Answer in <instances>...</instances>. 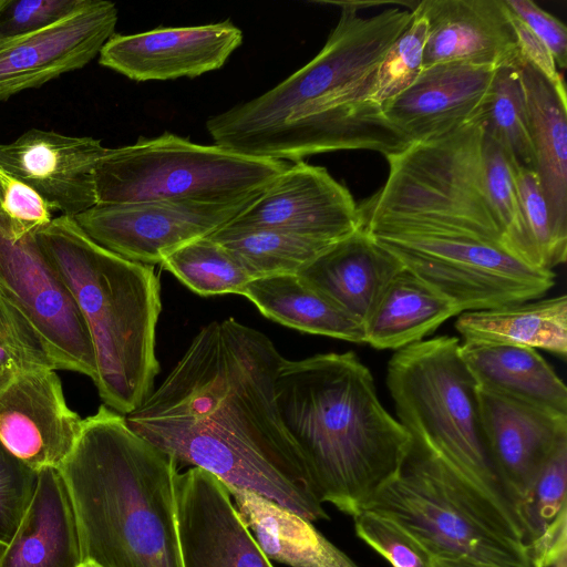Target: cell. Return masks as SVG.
<instances>
[{
	"mask_svg": "<svg viewBox=\"0 0 567 567\" xmlns=\"http://www.w3.org/2000/svg\"><path fill=\"white\" fill-rule=\"evenodd\" d=\"M282 359L265 333L234 318L213 321L125 421L176 464L202 468L310 522L328 519L277 408Z\"/></svg>",
	"mask_w": 567,
	"mask_h": 567,
	"instance_id": "cell-1",
	"label": "cell"
},
{
	"mask_svg": "<svg viewBox=\"0 0 567 567\" xmlns=\"http://www.w3.org/2000/svg\"><path fill=\"white\" fill-rule=\"evenodd\" d=\"M412 11L398 8L363 18L342 3L339 21L319 53L264 94L210 116L214 144L257 158L298 162L346 150L385 157L409 141L371 100L378 68L409 27Z\"/></svg>",
	"mask_w": 567,
	"mask_h": 567,
	"instance_id": "cell-2",
	"label": "cell"
},
{
	"mask_svg": "<svg viewBox=\"0 0 567 567\" xmlns=\"http://www.w3.org/2000/svg\"><path fill=\"white\" fill-rule=\"evenodd\" d=\"M275 398L320 501L362 512L400 470L411 436L381 404L369 369L353 352L282 359Z\"/></svg>",
	"mask_w": 567,
	"mask_h": 567,
	"instance_id": "cell-3",
	"label": "cell"
},
{
	"mask_svg": "<svg viewBox=\"0 0 567 567\" xmlns=\"http://www.w3.org/2000/svg\"><path fill=\"white\" fill-rule=\"evenodd\" d=\"M75 511L83 559L100 567H184L175 461L102 404L83 419L60 466Z\"/></svg>",
	"mask_w": 567,
	"mask_h": 567,
	"instance_id": "cell-4",
	"label": "cell"
},
{
	"mask_svg": "<svg viewBox=\"0 0 567 567\" xmlns=\"http://www.w3.org/2000/svg\"><path fill=\"white\" fill-rule=\"evenodd\" d=\"M35 237L87 326L101 399L122 415L131 413L151 394L159 372L155 339L162 302L154 267L100 246L71 216L52 218Z\"/></svg>",
	"mask_w": 567,
	"mask_h": 567,
	"instance_id": "cell-5",
	"label": "cell"
},
{
	"mask_svg": "<svg viewBox=\"0 0 567 567\" xmlns=\"http://www.w3.org/2000/svg\"><path fill=\"white\" fill-rule=\"evenodd\" d=\"M363 511L383 515L432 556L533 567L522 524L439 456L411 442L395 476Z\"/></svg>",
	"mask_w": 567,
	"mask_h": 567,
	"instance_id": "cell-6",
	"label": "cell"
},
{
	"mask_svg": "<svg viewBox=\"0 0 567 567\" xmlns=\"http://www.w3.org/2000/svg\"><path fill=\"white\" fill-rule=\"evenodd\" d=\"M460 346L454 336H439L393 353L386 386L398 421L412 444L442 458L522 524L492 461L477 385Z\"/></svg>",
	"mask_w": 567,
	"mask_h": 567,
	"instance_id": "cell-7",
	"label": "cell"
},
{
	"mask_svg": "<svg viewBox=\"0 0 567 567\" xmlns=\"http://www.w3.org/2000/svg\"><path fill=\"white\" fill-rule=\"evenodd\" d=\"M483 130L476 115L461 127L386 156L383 187L358 205L362 225L462 231L503 245L483 167Z\"/></svg>",
	"mask_w": 567,
	"mask_h": 567,
	"instance_id": "cell-8",
	"label": "cell"
},
{
	"mask_svg": "<svg viewBox=\"0 0 567 567\" xmlns=\"http://www.w3.org/2000/svg\"><path fill=\"white\" fill-rule=\"evenodd\" d=\"M292 162L241 155L172 133L106 148L95 168L96 204L249 202Z\"/></svg>",
	"mask_w": 567,
	"mask_h": 567,
	"instance_id": "cell-9",
	"label": "cell"
},
{
	"mask_svg": "<svg viewBox=\"0 0 567 567\" xmlns=\"http://www.w3.org/2000/svg\"><path fill=\"white\" fill-rule=\"evenodd\" d=\"M362 228L461 312L534 300L555 284L554 271L533 268L502 244L475 235L390 223Z\"/></svg>",
	"mask_w": 567,
	"mask_h": 567,
	"instance_id": "cell-10",
	"label": "cell"
},
{
	"mask_svg": "<svg viewBox=\"0 0 567 567\" xmlns=\"http://www.w3.org/2000/svg\"><path fill=\"white\" fill-rule=\"evenodd\" d=\"M35 231L37 227L0 213V296L41 339L55 370L94 380L90 331L68 286L42 252Z\"/></svg>",
	"mask_w": 567,
	"mask_h": 567,
	"instance_id": "cell-11",
	"label": "cell"
},
{
	"mask_svg": "<svg viewBox=\"0 0 567 567\" xmlns=\"http://www.w3.org/2000/svg\"><path fill=\"white\" fill-rule=\"evenodd\" d=\"M254 199L230 205L193 202L96 204L73 218L105 249L131 261L153 266L161 265L166 256L185 244L226 226Z\"/></svg>",
	"mask_w": 567,
	"mask_h": 567,
	"instance_id": "cell-12",
	"label": "cell"
},
{
	"mask_svg": "<svg viewBox=\"0 0 567 567\" xmlns=\"http://www.w3.org/2000/svg\"><path fill=\"white\" fill-rule=\"evenodd\" d=\"M227 226L268 228L332 245L362 228L349 189L329 172L292 162Z\"/></svg>",
	"mask_w": 567,
	"mask_h": 567,
	"instance_id": "cell-13",
	"label": "cell"
},
{
	"mask_svg": "<svg viewBox=\"0 0 567 567\" xmlns=\"http://www.w3.org/2000/svg\"><path fill=\"white\" fill-rule=\"evenodd\" d=\"M113 2H87L41 30L0 39V101L90 63L114 34Z\"/></svg>",
	"mask_w": 567,
	"mask_h": 567,
	"instance_id": "cell-14",
	"label": "cell"
},
{
	"mask_svg": "<svg viewBox=\"0 0 567 567\" xmlns=\"http://www.w3.org/2000/svg\"><path fill=\"white\" fill-rule=\"evenodd\" d=\"M174 495L184 567H274L213 474L177 472Z\"/></svg>",
	"mask_w": 567,
	"mask_h": 567,
	"instance_id": "cell-15",
	"label": "cell"
},
{
	"mask_svg": "<svg viewBox=\"0 0 567 567\" xmlns=\"http://www.w3.org/2000/svg\"><path fill=\"white\" fill-rule=\"evenodd\" d=\"M82 424L66 403L54 369L22 373L0 394V441L34 471L60 468Z\"/></svg>",
	"mask_w": 567,
	"mask_h": 567,
	"instance_id": "cell-16",
	"label": "cell"
},
{
	"mask_svg": "<svg viewBox=\"0 0 567 567\" xmlns=\"http://www.w3.org/2000/svg\"><path fill=\"white\" fill-rule=\"evenodd\" d=\"M241 42V30L228 20L156 28L113 34L103 45L99 63L134 81L196 78L220 69Z\"/></svg>",
	"mask_w": 567,
	"mask_h": 567,
	"instance_id": "cell-17",
	"label": "cell"
},
{
	"mask_svg": "<svg viewBox=\"0 0 567 567\" xmlns=\"http://www.w3.org/2000/svg\"><path fill=\"white\" fill-rule=\"evenodd\" d=\"M101 141L32 128L0 144V169L34 189L64 216L96 205L95 168L105 153Z\"/></svg>",
	"mask_w": 567,
	"mask_h": 567,
	"instance_id": "cell-18",
	"label": "cell"
},
{
	"mask_svg": "<svg viewBox=\"0 0 567 567\" xmlns=\"http://www.w3.org/2000/svg\"><path fill=\"white\" fill-rule=\"evenodd\" d=\"M477 393L492 461L519 515L539 470L567 442V414L480 388Z\"/></svg>",
	"mask_w": 567,
	"mask_h": 567,
	"instance_id": "cell-19",
	"label": "cell"
},
{
	"mask_svg": "<svg viewBox=\"0 0 567 567\" xmlns=\"http://www.w3.org/2000/svg\"><path fill=\"white\" fill-rule=\"evenodd\" d=\"M496 69L454 61L426 66L383 114L410 144L445 135L475 117Z\"/></svg>",
	"mask_w": 567,
	"mask_h": 567,
	"instance_id": "cell-20",
	"label": "cell"
},
{
	"mask_svg": "<svg viewBox=\"0 0 567 567\" xmlns=\"http://www.w3.org/2000/svg\"><path fill=\"white\" fill-rule=\"evenodd\" d=\"M412 11L427 22L423 69L453 61L499 66L519 58L503 0H423Z\"/></svg>",
	"mask_w": 567,
	"mask_h": 567,
	"instance_id": "cell-21",
	"label": "cell"
},
{
	"mask_svg": "<svg viewBox=\"0 0 567 567\" xmlns=\"http://www.w3.org/2000/svg\"><path fill=\"white\" fill-rule=\"evenodd\" d=\"M84 563L72 498L59 468L39 471L33 499L0 567H80Z\"/></svg>",
	"mask_w": 567,
	"mask_h": 567,
	"instance_id": "cell-22",
	"label": "cell"
},
{
	"mask_svg": "<svg viewBox=\"0 0 567 567\" xmlns=\"http://www.w3.org/2000/svg\"><path fill=\"white\" fill-rule=\"evenodd\" d=\"M401 262L363 228L334 243L298 275L364 326Z\"/></svg>",
	"mask_w": 567,
	"mask_h": 567,
	"instance_id": "cell-23",
	"label": "cell"
},
{
	"mask_svg": "<svg viewBox=\"0 0 567 567\" xmlns=\"http://www.w3.org/2000/svg\"><path fill=\"white\" fill-rule=\"evenodd\" d=\"M522 82L536 174L554 229L567 243V95L529 62H515Z\"/></svg>",
	"mask_w": 567,
	"mask_h": 567,
	"instance_id": "cell-24",
	"label": "cell"
},
{
	"mask_svg": "<svg viewBox=\"0 0 567 567\" xmlns=\"http://www.w3.org/2000/svg\"><path fill=\"white\" fill-rule=\"evenodd\" d=\"M227 489L241 520L269 560L290 567H359L312 522L254 492Z\"/></svg>",
	"mask_w": 567,
	"mask_h": 567,
	"instance_id": "cell-25",
	"label": "cell"
},
{
	"mask_svg": "<svg viewBox=\"0 0 567 567\" xmlns=\"http://www.w3.org/2000/svg\"><path fill=\"white\" fill-rule=\"evenodd\" d=\"M460 354L477 388L567 414V389L533 348L463 341Z\"/></svg>",
	"mask_w": 567,
	"mask_h": 567,
	"instance_id": "cell-26",
	"label": "cell"
},
{
	"mask_svg": "<svg viewBox=\"0 0 567 567\" xmlns=\"http://www.w3.org/2000/svg\"><path fill=\"white\" fill-rule=\"evenodd\" d=\"M461 310L406 269L385 286L367 321L364 343L399 350L423 338Z\"/></svg>",
	"mask_w": 567,
	"mask_h": 567,
	"instance_id": "cell-27",
	"label": "cell"
},
{
	"mask_svg": "<svg viewBox=\"0 0 567 567\" xmlns=\"http://www.w3.org/2000/svg\"><path fill=\"white\" fill-rule=\"evenodd\" d=\"M455 329L464 341L528 347L567 354V297L534 299L462 312Z\"/></svg>",
	"mask_w": 567,
	"mask_h": 567,
	"instance_id": "cell-28",
	"label": "cell"
},
{
	"mask_svg": "<svg viewBox=\"0 0 567 567\" xmlns=\"http://www.w3.org/2000/svg\"><path fill=\"white\" fill-rule=\"evenodd\" d=\"M267 318L299 331L364 343L363 326L298 274L251 280L243 295Z\"/></svg>",
	"mask_w": 567,
	"mask_h": 567,
	"instance_id": "cell-29",
	"label": "cell"
},
{
	"mask_svg": "<svg viewBox=\"0 0 567 567\" xmlns=\"http://www.w3.org/2000/svg\"><path fill=\"white\" fill-rule=\"evenodd\" d=\"M476 118L512 165L536 169L526 101L515 63L497 66Z\"/></svg>",
	"mask_w": 567,
	"mask_h": 567,
	"instance_id": "cell-30",
	"label": "cell"
},
{
	"mask_svg": "<svg viewBox=\"0 0 567 567\" xmlns=\"http://www.w3.org/2000/svg\"><path fill=\"white\" fill-rule=\"evenodd\" d=\"M209 237L229 250L255 279L298 274L331 246L276 229L227 225Z\"/></svg>",
	"mask_w": 567,
	"mask_h": 567,
	"instance_id": "cell-31",
	"label": "cell"
},
{
	"mask_svg": "<svg viewBox=\"0 0 567 567\" xmlns=\"http://www.w3.org/2000/svg\"><path fill=\"white\" fill-rule=\"evenodd\" d=\"M161 265L202 296L243 295L247 284L255 280L229 250L209 236L185 244Z\"/></svg>",
	"mask_w": 567,
	"mask_h": 567,
	"instance_id": "cell-32",
	"label": "cell"
},
{
	"mask_svg": "<svg viewBox=\"0 0 567 567\" xmlns=\"http://www.w3.org/2000/svg\"><path fill=\"white\" fill-rule=\"evenodd\" d=\"M482 155L485 186L502 227L503 246L533 267L532 247L508 158L502 147L484 133Z\"/></svg>",
	"mask_w": 567,
	"mask_h": 567,
	"instance_id": "cell-33",
	"label": "cell"
},
{
	"mask_svg": "<svg viewBox=\"0 0 567 567\" xmlns=\"http://www.w3.org/2000/svg\"><path fill=\"white\" fill-rule=\"evenodd\" d=\"M567 442L542 466L519 505L527 545L567 512Z\"/></svg>",
	"mask_w": 567,
	"mask_h": 567,
	"instance_id": "cell-34",
	"label": "cell"
},
{
	"mask_svg": "<svg viewBox=\"0 0 567 567\" xmlns=\"http://www.w3.org/2000/svg\"><path fill=\"white\" fill-rule=\"evenodd\" d=\"M511 167L532 247L533 267L553 271L566 261L567 243L554 229L536 172L512 164Z\"/></svg>",
	"mask_w": 567,
	"mask_h": 567,
	"instance_id": "cell-35",
	"label": "cell"
},
{
	"mask_svg": "<svg viewBox=\"0 0 567 567\" xmlns=\"http://www.w3.org/2000/svg\"><path fill=\"white\" fill-rule=\"evenodd\" d=\"M412 13L411 23L389 48L375 74L371 100L382 110L411 86L423 70L427 22Z\"/></svg>",
	"mask_w": 567,
	"mask_h": 567,
	"instance_id": "cell-36",
	"label": "cell"
},
{
	"mask_svg": "<svg viewBox=\"0 0 567 567\" xmlns=\"http://www.w3.org/2000/svg\"><path fill=\"white\" fill-rule=\"evenodd\" d=\"M54 369L41 339L20 315L0 296V394L20 374Z\"/></svg>",
	"mask_w": 567,
	"mask_h": 567,
	"instance_id": "cell-37",
	"label": "cell"
},
{
	"mask_svg": "<svg viewBox=\"0 0 567 567\" xmlns=\"http://www.w3.org/2000/svg\"><path fill=\"white\" fill-rule=\"evenodd\" d=\"M357 536L392 567H432L430 551L392 519L370 511L353 516Z\"/></svg>",
	"mask_w": 567,
	"mask_h": 567,
	"instance_id": "cell-38",
	"label": "cell"
},
{
	"mask_svg": "<svg viewBox=\"0 0 567 567\" xmlns=\"http://www.w3.org/2000/svg\"><path fill=\"white\" fill-rule=\"evenodd\" d=\"M39 472L16 457L0 441V548L16 534L38 485Z\"/></svg>",
	"mask_w": 567,
	"mask_h": 567,
	"instance_id": "cell-39",
	"label": "cell"
},
{
	"mask_svg": "<svg viewBox=\"0 0 567 567\" xmlns=\"http://www.w3.org/2000/svg\"><path fill=\"white\" fill-rule=\"evenodd\" d=\"M86 2L87 0H0V39L47 28Z\"/></svg>",
	"mask_w": 567,
	"mask_h": 567,
	"instance_id": "cell-40",
	"label": "cell"
},
{
	"mask_svg": "<svg viewBox=\"0 0 567 567\" xmlns=\"http://www.w3.org/2000/svg\"><path fill=\"white\" fill-rule=\"evenodd\" d=\"M517 17L549 49L556 65L567 64V28L532 0H503Z\"/></svg>",
	"mask_w": 567,
	"mask_h": 567,
	"instance_id": "cell-41",
	"label": "cell"
},
{
	"mask_svg": "<svg viewBox=\"0 0 567 567\" xmlns=\"http://www.w3.org/2000/svg\"><path fill=\"white\" fill-rule=\"evenodd\" d=\"M1 212L18 223L37 228L52 220V210L45 200L30 186L12 177L1 186Z\"/></svg>",
	"mask_w": 567,
	"mask_h": 567,
	"instance_id": "cell-42",
	"label": "cell"
},
{
	"mask_svg": "<svg viewBox=\"0 0 567 567\" xmlns=\"http://www.w3.org/2000/svg\"><path fill=\"white\" fill-rule=\"evenodd\" d=\"M509 14L520 56L536 68L553 84L564 86V79L557 70L549 49L511 11Z\"/></svg>",
	"mask_w": 567,
	"mask_h": 567,
	"instance_id": "cell-43",
	"label": "cell"
},
{
	"mask_svg": "<svg viewBox=\"0 0 567 567\" xmlns=\"http://www.w3.org/2000/svg\"><path fill=\"white\" fill-rule=\"evenodd\" d=\"M432 567H485L470 559L454 556H432Z\"/></svg>",
	"mask_w": 567,
	"mask_h": 567,
	"instance_id": "cell-44",
	"label": "cell"
},
{
	"mask_svg": "<svg viewBox=\"0 0 567 567\" xmlns=\"http://www.w3.org/2000/svg\"><path fill=\"white\" fill-rule=\"evenodd\" d=\"M9 176H7L1 169H0V187L8 181Z\"/></svg>",
	"mask_w": 567,
	"mask_h": 567,
	"instance_id": "cell-45",
	"label": "cell"
},
{
	"mask_svg": "<svg viewBox=\"0 0 567 567\" xmlns=\"http://www.w3.org/2000/svg\"><path fill=\"white\" fill-rule=\"evenodd\" d=\"M80 567H100V566L94 563H91V561H84Z\"/></svg>",
	"mask_w": 567,
	"mask_h": 567,
	"instance_id": "cell-46",
	"label": "cell"
},
{
	"mask_svg": "<svg viewBox=\"0 0 567 567\" xmlns=\"http://www.w3.org/2000/svg\"><path fill=\"white\" fill-rule=\"evenodd\" d=\"M0 213H2L1 212V187H0Z\"/></svg>",
	"mask_w": 567,
	"mask_h": 567,
	"instance_id": "cell-47",
	"label": "cell"
}]
</instances>
